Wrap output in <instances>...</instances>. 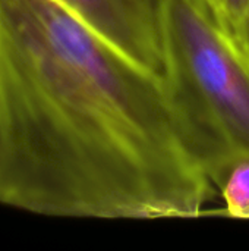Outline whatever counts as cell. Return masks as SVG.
I'll return each instance as SVG.
<instances>
[{"label": "cell", "instance_id": "1", "mask_svg": "<svg viewBox=\"0 0 249 251\" xmlns=\"http://www.w3.org/2000/svg\"><path fill=\"white\" fill-rule=\"evenodd\" d=\"M214 191L161 75L59 0H0V203L175 219L204 215Z\"/></svg>", "mask_w": 249, "mask_h": 251}, {"label": "cell", "instance_id": "2", "mask_svg": "<svg viewBox=\"0 0 249 251\" xmlns=\"http://www.w3.org/2000/svg\"><path fill=\"white\" fill-rule=\"evenodd\" d=\"M164 87L208 178L249 151V57L207 0H158Z\"/></svg>", "mask_w": 249, "mask_h": 251}, {"label": "cell", "instance_id": "3", "mask_svg": "<svg viewBox=\"0 0 249 251\" xmlns=\"http://www.w3.org/2000/svg\"><path fill=\"white\" fill-rule=\"evenodd\" d=\"M147 69L163 74L158 0H59Z\"/></svg>", "mask_w": 249, "mask_h": 251}, {"label": "cell", "instance_id": "4", "mask_svg": "<svg viewBox=\"0 0 249 251\" xmlns=\"http://www.w3.org/2000/svg\"><path fill=\"white\" fill-rule=\"evenodd\" d=\"M211 182L226 203L223 215L249 219V151L220 168Z\"/></svg>", "mask_w": 249, "mask_h": 251}, {"label": "cell", "instance_id": "5", "mask_svg": "<svg viewBox=\"0 0 249 251\" xmlns=\"http://www.w3.org/2000/svg\"><path fill=\"white\" fill-rule=\"evenodd\" d=\"M217 18L241 41L249 29V0H207Z\"/></svg>", "mask_w": 249, "mask_h": 251}, {"label": "cell", "instance_id": "6", "mask_svg": "<svg viewBox=\"0 0 249 251\" xmlns=\"http://www.w3.org/2000/svg\"><path fill=\"white\" fill-rule=\"evenodd\" d=\"M241 46H242V49L245 50V53L248 54V57H249V29L247 31V34L244 35V38L241 40V41H238Z\"/></svg>", "mask_w": 249, "mask_h": 251}]
</instances>
